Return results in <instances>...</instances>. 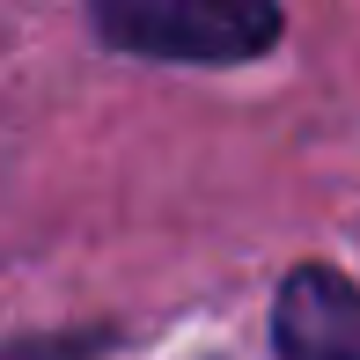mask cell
Returning a JSON list of instances; mask_svg holds the SVG:
<instances>
[{"label":"cell","instance_id":"6da1fadb","mask_svg":"<svg viewBox=\"0 0 360 360\" xmlns=\"http://www.w3.org/2000/svg\"><path fill=\"white\" fill-rule=\"evenodd\" d=\"M96 30L140 59L228 67L280 37V8H265V0H110V8H96Z\"/></svg>","mask_w":360,"mask_h":360}]
</instances>
